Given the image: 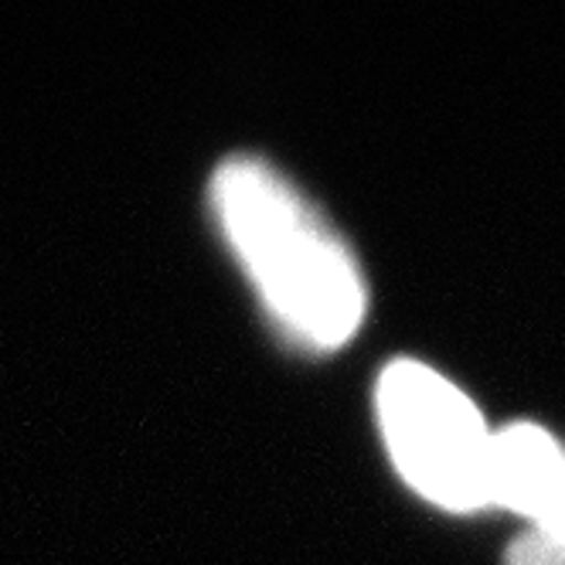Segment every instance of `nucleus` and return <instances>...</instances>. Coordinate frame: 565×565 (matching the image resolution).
Listing matches in <instances>:
<instances>
[{
    "label": "nucleus",
    "mask_w": 565,
    "mask_h": 565,
    "mask_svg": "<svg viewBox=\"0 0 565 565\" xmlns=\"http://www.w3.org/2000/svg\"><path fill=\"white\" fill-rule=\"evenodd\" d=\"M215 218L276 324L310 351H334L365 320V279L348 242L259 157L212 178Z\"/></svg>",
    "instance_id": "f257e3e1"
},
{
    "label": "nucleus",
    "mask_w": 565,
    "mask_h": 565,
    "mask_svg": "<svg viewBox=\"0 0 565 565\" xmlns=\"http://www.w3.org/2000/svg\"><path fill=\"white\" fill-rule=\"evenodd\" d=\"M379 423L416 494L447 511L488 508L491 429L450 379L419 361H395L379 379Z\"/></svg>",
    "instance_id": "f03ea898"
},
{
    "label": "nucleus",
    "mask_w": 565,
    "mask_h": 565,
    "mask_svg": "<svg viewBox=\"0 0 565 565\" xmlns=\"http://www.w3.org/2000/svg\"><path fill=\"white\" fill-rule=\"evenodd\" d=\"M562 467L565 450L545 429L532 423H518L501 433H491L488 504H501L535 521L558 488Z\"/></svg>",
    "instance_id": "7ed1b4c3"
},
{
    "label": "nucleus",
    "mask_w": 565,
    "mask_h": 565,
    "mask_svg": "<svg viewBox=\"0 0 565 565\" xmlns=\"http://www.w3.org/2000/svg\"><path fill=\"white\" fill-rule=\"evenodd\" d=\"M508 565H565V467L545 511L532 521L529 532L514 539Z\"/></svg>",
    "instance_id": "20e7f679"
}]
</instances>
